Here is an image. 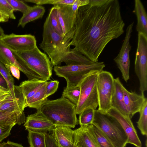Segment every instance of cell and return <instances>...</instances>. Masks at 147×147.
<instances>
[{
    "instance_id": "cell-32",
    "label": "cell",
    "mask_w": 147,
    "mask_h": 147,
    "mask_svg": "<svg viewBox=\"0 0 147 147\" xmlns=\"http://www.w3.org/2000/svg\"><path fill=\"white\" fill-rule=\"evenodd\" d=\"M92 124L93 129L100 147H115L103 133L96 126Z\"/></svg>"
},
{
    "instance_id": "cell-22",
    "label": "cell",
    "mask_w": 147,
    "mask_h": 147,
    "mask_svg": "<svg viewBox=\"0 0 147 147\" xmlns=\"http://www.w3.org/2000/svg\"><path fill=\"white\" fill-rule=\"evenodd\" d=\"M134 3L133 12L137 17L136 30L138 33H142L147 36V15L146 10L140 0H135Z\"/></svg>"
},
{
    "instance_id": "cell-41",
    "label": "cell",
    "mask_w": 147,
    "mask_h": 147,
    "mask_svg": "<svg viewBox=\"0 0 147 147\" xmlns=\"http://www.w3.org/2000/svg\"><path fill=\"white\" fill-rule=\"evenodd\" d=\"M9 18L0 11V22H8Z\"/></svg>"
},
{
    "instance_id": "cell-1",
    "label": "cell",
    "mask_w": 147,
    "mask_h": 147,
    "mask_svg": "<svg viewBox=\"0 0 147 147\" xmlns=\"http://www.w3.org/2000/svg\"><path fill=\"white\" fill-rule=\"evenodd\" d=\"M125 26L117 0H89L78 9L69 45L97 62L107 45L123 34Z\"/></svg>"
},
{
    "instance_id": "cell-8",
    "label": "cell",
    "mask_w": 147,
    "mask_h": 147,
    "mask_svg": "<svg viewBox=\"0 0 147 147\" xmlns=\"http://www.w3.org/2000/svg\"><path fill=\"white\" fill-rule=\"evenodd\" d=\"M98 73L90 74L80 82L79 84L80 93L76 107V114L79 115L84 109L89 107L96 110L98 106L97 80Z\"/></svg>"
},
{
    "instance_id": "cell-13",
    "label": "cell",
    "mask_w": 147,
    "mask_h": 147,
    "mask_svg": "<svg viewBox=\"0 0 147 147\" xmlns=\"http://www.w3.org/2000/svg\"><path fill=\"white\" fill-rule=\"evenodd\" d=\"M0 62L5 66L13 65L24 73L28 80H43L41 77L27 65L17 58L13 51L0 40Z\"/></svg>"
},
{
    "instance_id": "cell-27",
    "label": "cell",
    "mask_w": 147,
    "mask_h": 147,
    "mask_svg": "<svg viewBox=\"0 0 147 147\" xmlns=\"http://www.w3.org/2000/svg\"><path fill=\"white\" fill-rule=\"evenodd\" d=\"M46 132L28 131V139L30 147H46Z\"/></svg>"
},
{
    "instance_id": "cell-30",
    "label": "cell",
    "mask_w": 147,
    "mask_h": 147,
    "mask_svg": "<svg viewBox=\"0 0 147 147\" xmlns=\"http://www.w3.org/2000/svg\"><path fill=\"white\" fill-rule=\"evenodd\" d=\"M94 110L89 107L84 109L80 114L78 123L81 126L88 125L92 124Z\"/></svg>"
},
{
    "instance_id": "cell-25",
    "label": "cell",
    "mask_w": 147,
    "mask_h": 147,
    "mask_svg": "<svg viewBox=\"0 0 147 147\" xmlns=\"http://www.w3.org/2000/svg\"><path fill=\"white\" fill-rule=\"evenodd\" d=\"M46 83L43 85L28 101L27 107L38 110L48 99L46 94Z\"/></svg>"
},
{
    "instance_id": "cell-19",
    "label": "cell",
    "mask_w": 147,
    "mask_h": 147,
    "mask_svg": "<svg viewBox=\"0 0 147 147\" xmlns=\"http://www.w3.org/2000/svg\"><path fill=\"white\" fill-rule=\"evenodd\" d=\"M114 89L111 100L112 107L116 109L124 115L129 117L124 101L122 89L123 85L119 77L114 79Z\"/></svg>"
},
{
    "instance_id": "cell-14",
    "label": "cell",
    "mask_w": 147,
    "mask_h": 147,
    "mask_svg": "<svg viewBox=\"0 0 147 147\" xmlns=\"http://www.w3.org/2000/svg\"><path fill=\"white\" fill-rule=\"evenodd\" d=\"M24 125L28 131L46 132L52 131L56 126L40 112L28 115Z\"/></svg>"
},
{
    "instance_id": "cell-18",
    "label": "cell",
    "mask_w": 147,
    "mask_h": 147,
    "mask_svg": "<svg viewBox=\"0 0 147 147\" xmlns=\"http://www.w3.org/2000/svg\"><path fill=\"white\" fill-rule=\"evenodd\" d=\"M52 134L59 147H76L74 130L64 126H56Z\"/></svg>"
},
{
    "instance_id": "cell-28",
    "label": "cell",
    "mask_w": 147,
    "mask_h": 147,
    "mask_svg": "<svg viewBox=\"0 0 147 147\" xmlns=\"http://www.w3.org/2000/svg\"><path fill=\"white\" fill-rule=\"evenodd\" d=\"M140 117L137 122V126L143 136L147 134V99L145 100L139 112Z\"/></svg>"
},
{
    "instance_id": "cell-15",
    "label": "cell",
    "mask_w": 147,
    "mask_h": 147,
    "mask_svg": "<svg viewBox=\"0 0 147 147\" xmlns=\"http://www.w3.org/2000/svg\"><path fill=\"white\" fill-rule=\"evenodd\" d=\"M107 113L115 118L120 123L127 136V143L132 144L137 147H142L141 142L131 119L112 107Z\"/></svg>"
},
{
    "instance_id": "cell-35",
    "label": "cell",
    "mask_w": 147,
    "mask_h": 147,
    "mask_svg": "<svg viewBox=\"0 0 147 147\" xmlns=\"http://www.w3.org/2000/svg\"><path fill=\"white\" fill-rule=\"evenodd\" d=\"M13 7L14 11H19L23 14L27 11L31 7L23 0H7Z\"/></svg>"
},
{
    "instance_id": "cell-34",
    "label": "cell",
    "mask_w": 147,
    "mask_h": 147,
    "mask_svg": "<svg viewBox=\"0 0 147 147\" xmlns=\"http://www.w3.org/2000/svg\"><path fill=\"white\" fill-rule=\"evenodd\" d=\"M0 11L7 16L9 19H16L14 10L7 0H0Z\"/></svg>"
},
{
    "instance_id": "cell-9",
    "label": "cell",
    "mask_w": 147,
    "mask_h": 147,
    "mask_svg": "<svg viewBox=\"0 0 147 147\" xmlns=\"http://www.w3.org/2000/svg\"><path fill=\"white\" fill-rule=\"evenodd\" d=\"M114 79L110 72L102 70L98 73L97 80L98 97V110L107 113L111 108V100L114 89Z\"/></svg>"
},
{
    "instance_id": "cell-7",
    "label": "cell",
    "mask_w": 147,
    "mask_h": 147,
    "mask_svg": "<svg viewBox=\"0 0 147 147\" xmlns=\"http://www.w3.org/2000/svg\"><path fill=\"white\" fill-rule=\"evenodd\" d=\"M89 3V0H75L72 5H54L57 8L58 17L62 29L64 41L69 45L74 35L78 9Z\"/></svg>"
},
{
    "instance_id": "cell-17",
    "label": "cell",
    "mask_w": 147,
    "mask_h": 147,
    "mask_svg": "<svg viewBox=\"0 0 147 147\" xmlns=\"http://www.w3.org/2000/svg\"><path fill=\"white\" fill-rule=\"evenodd\" d=\"M122 89L124 104L129 117L131 119L135 114L139 112L146 98L144 94H139L132 91H129L123 86Z\"/></svg>"
},
{
    "instance_id": "cell-37",
    "label": "cell",
    "mask_w": 147,
    "mask_h": 147,
    "mask_svg": "<svg viewBox=\"0 0 147 147\" xmlns=\"http://www.w3.org/2000/svg\"><path fill=\"white\" fill-rule=\"evenodd\" d=\"M15 125L6 124L0 125V142L10 135L12 127Z\"/></svg>"
},
{
    "instance_id": "cell-29",
    "label": "cell",
    "mask_w": 147,
    "mask_h": 147,
    "mask_svg": "<svg viewBox=\"0 0 147 147\" xmlns=\"http://www.w3.org/2000/svg\"><path fill=\"white\" fill-rule=\"evenodd\" d=\"M26 107L25 104L22 102L13 100L3 103L0 107V111H23Z\"/></svg>"
},
{
    "instance_id": "cell-16",
    "label": "cell",
    "mask_w": 147,
    "mask_h": 147,
    "mask_svg": "<svg viewBox=\"0 0 147 147\" xmlns=\"http://www.w3.org/2000/svg\"><path fill=\"white\" fill-rule=\"evenodd\" d=\"M74 131L76 147H100L92 124L81 126Z\"/></svg>"
},
{
    "instance_id": "cell-39",
    "label": "cell",
    "mask_w": 147,
    "mask_h": 147,
    "mask_svg": "<svg viewBox=\"0 0 147 147\" xmlns=\"http://www.w3.org/2000/svg\"><path fill=\"white\" fill-rule=\"evenodd\" d=\"M7 69L11 72L12 75L19 80L20 78V70L15 66L11 65L5 66Z\"/></svg>"
},
{
    "instance_id": "cell-2",
    "label": "cell",
    "mask_w": 147,
    "mask_h": 147,
    "mask_svg": "<svg viewBox=\"0 0 147 147\" xmlns=\"http://www.w3.org/2000/svg\"><path fill=\"white\" fill-rule=\"evenodd\" d=\"M42 37L39 47L47 54L53 67L59 66L63 62L67 65L95 63L71 49L53 28L48 16L43 25Z\"/></svg>"
},
{
    "instance_id": "cell-20",
    "label": "cell",
    "mask_w": 147,
    "mask_h": 147,
    "mask_svg": "<svg viewBox=\"0 0 147 147\" xmlns=\"http://www.w3.org/2000/svg\"><path fill=\"white\" fill-rule=\"evenodd\" d=\"M47 81L35 79L25 80L20 83L19 87L26 101V105L29 99L46 84Z\"/></svg>"
},
{
    "instance_id": "cell-21",
    "label": "cell",
    "mask_w": 147,
    "mask_h": 147,
    "mask_svg": "<svg viewBox=\"0 0 147 147\" xmlns=\"http://www.w3.org/2000/svg\"><path fill=\"white\" fill-rule=\"evenodd\" d=\"M0 73L5 79L8 89L14 100H20L24 102V98L18 86L14 85V80L5 65L0 62Z\"/></svg>"
},
{
    "instance_id": "cell-33",
    "label": "cell",
    "mask_w": 147,
    "mask_h": 147,
    "mask_svg": "<svg viewBox=\"0 0 147 147\" xmlns=\"http://www.w3.org/2000/svg\"><path fill=\"white\" fill-rule=\"evenodd\" d=\"M75 0H24L25 2L33 3L37 5L51 4L53 5L57 4H64L72 5Z\"/></svg>"
},
{
    "instance_id": "cell-38",
    "label": "cell",
    "mask_w": 147,
    "mask_h": 147,
    "mask_svg": "<svg viewBox=\"0 0 147 147\" xmlns=\"http://www.w3.org/2000/svg\"><path fill=\"white\" fill-rule=\"evenodd\" d=\"M46 147H59L52 135L46 133L45 136Z\"/></svg>"
},
{
    "instance_id": "cell-42",
    "label": "cell",
    "mask_w": 147,
    "mask_h": 147,
    "mask_svg": "<svg viewBox=\"0 0 147 147\" xmlns=\"http://www.w3.org/2000/svg\"><path fill=\"white\" fill-rule=\"evenodd\" d=\"M0 86L8 88L7 83L5 79L0 73Z\"/></svg>"
},
{
    "instance_id": "cell-12",
    "label": "cell",
    "mask_w": 147,
    "mask_h": 147,
    "mask_svg": "<svg viewBox=\"0 0 147 147\" xmlns=\"http://www.w3.org/2000/svg\"><path fill=\"white\" fill-rule=\"evenodd\" d=\"M0 40L14 51H29L37 46L35 37L30 34L18 35L12 33L5 34Z\"/></svg>"
},
{
    "instance_id": "cell-24",
    "label": "cell",
    "mask_w": 147,
    "mask_h": 147,
    "mask_svg": "<svg viewBox=\"0 0 147 147\" xmlns=\"http://www.w3.org/2000/svg\"><path fill=\"white\" fill-rule=\"evenodd\" d=\"M26 117L23 111H0V125L24 123Z\"/></svg>"
},
{
    "instance_id": "cell-40",
    "label": "cell",
    "mask_w": 147,
    "mask_h": 147,
    "mask_svg": "<svg viewBox=\"0 0 147 147\" xmlns=\"http://www.w3.org/2000/svg\"><path fill=\"white\" fill-rule=\"evenodd\" d=\"M0 147H24L21 144L8 141L0 144ZM29 147H30V146Z\"/></svg>"
},
{
    "instance_id": "cell-3",
    "label": "cell",
    "mask_w": 147,
    "mask_h": 147,
    "mask_svg": "<svg viewBox=\"0 0 147 147\" xmlns=\"http://www.w3.org/2000/svg\"><path fill=\"white\" fill-rule=\"evenodd\" d=\"M76 106L67 98L61 96L55 100L47 99L37 111L56 126L74 128L78 121L76 113Z\"/></svg>"
},
{
    "instance_id": "cell-31",
    "label": "cell",
    "mask_w": 147,
    "mask_h": 147,
    "mask_svg": "<svg viewBox=\"0 0 147 147\" xmlns=\"http://www.w3.org/2000/svg\"><path fill=\"white\" fill-rule=\"evenodd\" d=\"M48 16L53 28L63 37L62 30L58 19L57 9L56 6L54 5L51 9Z\"/></svg>"
},
{
    "instance_id": "cell-23",
    "label": "cell",
    "mask_w": 147,
    "mask_h": 147,
    "mask_svg": "<svg viewBox=\"0 0 147 147\" xmlns=\"http://www.w3.org/2000/svg\"><path fill=\"white\" fill-rule=\"evenodd\" d=\"M45 11V7L41 5H36L31 7L27 11L23 14L19 21L18 26H20L24 28L29 22L42 18Z\"/></svg>"
},
{
    "instance_id": "cell-4",
    "label": "cell",
    "mask_w": 147,
    "mask_h": 147,
    "mask_svg": "<svg viewBox=\"0 0 147 147\" xmlns=\"http://www.w3.org/2000/svg\"><path fill=\"white\" fill-rule=\"evenodd\" d=\"M92 124L103 133L115 147H125L127 144V136L120 123L107 113L95 110Z\"/></svg>"
},
{
    "instance_id": "cell-5",
    "label": "cell",
    "mask_w": 147,
    "mask_h": 147,
    "mask_svg": "<svg viewBox=\"0 0 147 147\" xmlns=\"http://www.w3.org/2000/svg\"><path fill=\"white\" fill-rule=\"evenodd\" d=\"M13 51L18 59L27 65L43 80H50L53 66L46 54L41 51L37 46L29 51Z\"/></svg>"
},
{
    "instance_id": "cell-6",
    "label": "cell",
    "mask_w": 147,
    "mask_h": 147,
    "mask_svg": "<svg viewBox=\"0 0 147 147\" xmlns=\"http://www.w3.org/2000/svg\"><path fill=\"white\" fill-rule=\"evenodd\" d=\"M105 66L103 62L98 61L91 64L55 66L53 70L57 76L65 78L67 85L77 86L85 76L101 71Z\"/></svg>"
},
{
    "instance_id": "cell-36",
    "label": "cell",
    "mask_w": 147,
    "mask_h": 147,
    "mask_svg": "<svg viewBox=\"0 0 147 147\" xmlns=\"http://www.w3.org/2000/svg\"><path fill=\"white\" fill-rule=\"evenodd\" d=\"M59 85V82L57 80L47 81L46 83V90L47 96L54 94L57 90Z\"/></svg>"
},
{
    "instance_id": "cell-26",
    "label": "cell",
    "mask_w": 147,
    "mask_h": 147,
    "mask_svg": "<svg viewBox=\"0 0 147 147\" xmlns=\"http://www.w3.org/2000/svg\"><path fill=\"white\" fill-rule=\"evenodd\" d=\"M80 89L79 85H68L64 88L61 96L68 99L76 106L80 97Z\"/></svg>"
},
{
    "instance_id": "cell-11",
    "label": "cell",
    "mask_w": 147,
    "mask_h": 147,
    "mask_svg": "<svg viewBox=\"0 0 147 147\" xmlns=\"http://www.w3.org/2000/svg\"><path fill=\"white\" fill-rule=\"evenodd\" d=\"M134 24L133 22L127 27L125 38L120 51L114 59V61L121 72L123 78L126 82L129 78V54L131 48L129 40Z\"/></svg>"
},
{
    "instance_id": "cell-43",
    "label": "cell",
    "mask_w": 147,
    "mask_h": 147,
    "mask_svg": "<svg viewBox=\"0 0 147 147\" xmlns=\"http://www.w3.org/2000/svg\"><path fill=\"white\" fill-rule=\"evenodd\" d=\"M5 35L4 31L2 28L0 26V38Z\"/></svg>"
},
{
    "instance_id": "cell-10",
    "label": "cell",
    "mask_w": 147,
    "mask_h": 147,
    "mask_svg": "<svg viewBox=\"0 0 147 147\" xmlns=\"http://www.w3.org/2000/svg\"><path fill=\"white\" fill-rule=\"evenodd\" d=\"M134 69L139 81L141 94H144L147 90V36L141 33H138Z\"/></svg>"
}]
</instances>
